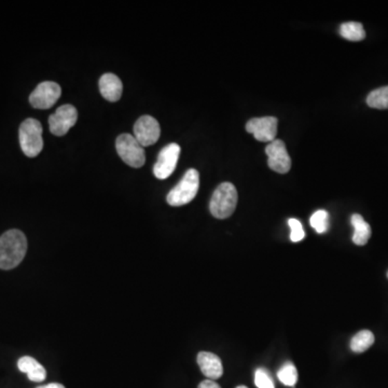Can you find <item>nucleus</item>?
<instances>
[{"label": "nucleus", "instance_id": "9", "mask_svg": "<svg viewBox=\"0 0 388 388\" xmlns=\"http://www.w3.org/2000/svg\"><path fill=\"white\" fill-rule=\"evenodd\" d=\"M161 135L160 124L151 116L140 117L134 126V137L144 148L155 145Z\"/></svg>", "mask_w": 388, "mask_h": 388}, {"label": "nucleus", "instance_id": "22", "mask_svg": "<svg viewBox=\"0 0 388 388\" xmlns=\"http://www.w3.org/2000/svg\"><path fill=\"white\" fill-rule=\"evenodd\" d=\"M288 224H289L290 230H291V233H290V239H291V241H293V243L302 241L305 236L302 224H301L298 219H289V220H288Z\"/></svg>", "mask_w": 388, "mask_h": 388}, {"label": "nucleus", "instance_id": "24", "mask_svg": "<svg viewBox=\"0 0 388 388\" xmlns=\"http://www.w3.org/2000/svg\"><path fill=\"white\" fill-rule=\"evenodd\" d=\"M37 388H65V386L59 383H51L48 384V385L39 386Z\"/></svg>", "mask_w": 388, "mask_h": 388}, {"label": "nucleus", "instance_id": "11", "mask_svg": "<svg viewBox=\"0 0 388 388\" xmlns=\"http://www.w3.org/2000/svg\"><path fill=\"white\" fill-rule=\"evenodd\" d=\"M266 153L268 155L269 166L274 172L280 174H286L291 168V159L288 155L285 143L283 140H273L266 148Z\"/></svg>", "mask_w": 388, "mask_h": 388}, {"label": "nucleus", "instance_id": "18", "mask_svg": "<svg viewBox=\"0 0 388 388\" xmlns=\"http://www.w3.org/2000/svg\"><path fill=\"white\" fill-rule=\"evenodd\" d=\"M369 107L376 109H388V86L374 90L367 97Z\"/></svg>", "mask_w": 388, "mask_h": 388}, {"label": "nucleus", "instance_id": "26", "mask_svg": "<svg viewBox=\"0 0 388 388\" xmlns=\"http://www.w3.org/2000/svg\"><path fill=\"white\" fill-rule=\"evenodd\" d=\"M387 278H388V272H387Z\"/></svg>", "mask_w": 388, "mask_h": 388}, {"label": "nucleus", "instance_id": "23", "mask_svg": "<svg viewBox=\"0 0 388 388\" xmlns=\"http://www.w3.org/2000/svg\"><path fill=\"white\" fill-rule=\"evenodd\" d=\"M197 388H222L219 384H217L215 381H211V380H205V381L202 382Z\"/></svg>", "mask_w": 388, "mask_h": 388}, {"label": "nucleus", "instance_id": "13", "mask_svg": "<svg viewBox=\"0 0 388 388\" xmlns=\"http://www.w3.org/2000/svg\"><path fill=\"white\" fill-rule=\"evenodd\" d=\"M99 91L107 101H118L122 96V81L115 74L103 75L99 79Z\"/></svg>", "mask_w": 388, "mask_h": 388}, {"label": "nucleus", "instance_id": "7", "mask_svg": "<svg viewBox=\"0 0 388 388\" xmlns=\"http://www.w3.org/2000/svg\"><path fill=\"white\" fill-rule=\"evenodd\" d=\"M61 95V86L57 82H41L30 94V103L34 108L49 109L55 105Z\"/></svg>", "mask_w": 388, "mask_h": 388}, {"label": "nucleus", "instance_id": "17", "mask_svg": "<svg viewBox=\"0 0 388 388\" xmlns=\"http://www.w3.org/2000/svg\"><path fill=\"white\" fill-rule=\"evenodd\" d=\"M374 336L369 330H361L351 340V349L354 353H364L374 345Z\"/></svg>", "mask_w": 388, "mask_h": 388}, {"label": "nucleus", "instance_id": "19", "mask_svg": "<svg viewBox=\"0 0 388 388\" xmlns=\"http://www.w3.org/2000/svg\"><path fill=\"white\" fill-rule=\"evenodd\" d=\"M278 378L284 385L293 387L298 382V371L293 362H286L278 370Z\"/></svg>", "mask_w": 388, "mask_h": 388}, {"label": "nucleus", "instance_id": "5", "mask_svg": "<svg viewBox=\"0 0 388 388\" xmlns=\"http://www.w3.org/2000/svg\"><path fill=\"white\" fill-rule=\"evenodd\" d=\"M116 149L124 163L139 168L146 162L145 149L132 134H121L116 140Z\"/></svg>", "mask_w": 388, "mask_h": 388}, {"label": "nucleus", "instance_id": "14", "mask_svg": "<svg viewBox=\"0 0 388 388\" xmlns=\"http://www.w3.org/2000/svg\"><path fill=\"white\" fill-rule=\"evenodd\" d=\"M17 368L23 374H28L30 381L36 382V383L43 382L47 378V371L43 366L30 356H24L19 359Z\"/></svg>", "mask_w": 388, "mask_h": 388}, {"label": "nucleus", "instance_id": "12", "mask_svg": "<svg viewBox=\"0 0 388 388\" xmlns=\"http://www.w3.org/2000/svg\"><path fill=\"white\" fill-rule=\"evenodd\" d=\"M197 364L201 368L202 374H204L208 380L215 381L222 378L224 374V366L222 359L219 358L214 353L201 351L197 355Z\"/></svg>", "mask_w": 388, "mask_h": 388}, {"label": "nucleus", "instance_id": "4", "mask_svg": "<svg viewBox=\"0 0 388 388\" xmlns=\"http://www.w3.org/2000/svg\"><path fill=\"white\" fill-rule=\"evenodd\" d=\"M21 149L28 157H37L43 149L42 126L36 119H26L19 130Z\"/></svg>", "mask_w": 388, "mask_h": 388}, {"label": "nucleus", "instance_id": "15", "mask_svg": "<svg viewBox=\"0 0 388 388\" xmlns=\"http://www.w3.org/2000/svg\"><path fill=\"white\" fill-rule=\"evenodd\" d=\"M351 226H354L353 242L358 246H364L371 237V226L359 214H354L351 218Z\"/></svg>", "mask_w": 388, "mask_h": 388}, {"label": "nucleus", "instance_id": "20", "mask_svg": "<svg viewBox=\"0 0 388 388\" xmlns=\"http://www.w3.org/2000/svg\"><path fill=\"white\" fill-rule=\"evenodd\" d=\"M310 224L317 233H324L329 229V214L324 209L315 211L311 217Z\"/></svg>", "mask_w": 388, "mask_h": 388}, {"label": "nucleus", "instance_id": "21", "mask_svg": "<svg viewBox=\"0 0 388 388\" xmlns=\"http://www.w3.org/2000/svg\"><path fill=\"white\" fill-rule=\"evenodd\" d=\"M255 384L258 388H275L274 382L264 369H258L255 374Z\"/></svg>", "mask_w": 388, "mask_h": 388}, {"label": "nucleus", "instance_id": "6", "mask_svg": "<svg viewBox=\"0 0 388 388\" xmlns=\"http://www.w3.org/2000/svg\"><path fill=\"white\" fill-rule=\"evenodd\" d=\"M78 120V111L74 106L63 105L57 109L49 118V128L55 136H64L76 124Z\"/></svg>", "mask_w": 388, "mask_h": 388}, {"label": "nucleus", "instance_id": "16", "mask_svg": "<svg viewBox=\"0 0 388 388\" xmlns=\"http://www.w3.org/2000/svg\"><path fill=\"white\" fill-rule=\"evenodd\" d=\"M340 35L349 41H361L366 37L364 26L358 22H347L340 26Z\"/></svg>", "mask_w": 388, "mask_h": 388}, {"label": "nucleus", "instance_id": "25", "mask_svg": "<svg viewBox=\"0 0 388 388\" xmlns=\"http://www.w3.org/2000/svg\"><path fill=\"white\" fill-rule=\"evenodd\" d=\"M236 388H249V387H247V386L240 385V386H237V387H236Z\"/></svg>", "mask_w": 388, "mask_h": 388}, {"label": "nucleus", "instance_id": "8", "mask_svg": "<svg viewBox=\"0 0 388 388\" xmlns=\"http://www.w3.org/2000/svg\"><path fill=\"white\" fill-rule=\"evenodd\" d=\"M180 155V146L170 144L159 153L157 163L153 166V174L157 180H166L174 173Z\"/></svg>", "mask_w": 388, "mask_h": 388}, {"label": "nucleus", "instance_id": "10", "mask_svg": "<svg viewBox=\"0 0 388 388\" xmlns=\"http://www.w3.org/2000/svg\"><path fill=\"white\" fill-rule=\"evenodd\" d=\"M246 130L262 143H272L278 134V119L274 117L253 118L246 124Z\"/></svg>", "mask_w": 388, "mask_h": 388}, {"label": "nucleus", "instance_id": "2", "mask_svg": "<svg viewBox=\"0 0 388 388\" xmlns=\"http://www.w3.org/2000/svg\"><path fill=\"white\" fill-rule=\"evenodd\" d=\"M237 199L239 195L234 184L230 182L219 184L209 203L211 215L217 219L229 218L235 211Z\"/></svg>", "mask_w": 388, "mask_h": 388}, {"label": "nucleus", "instance_id": "1", "mask_svg": "<svg viewBox=\"0 0 388 388\" xmlns=\"http://www.w3.org/2000/svg\"><path fill=\"white\" fill-rule=\"evenodd\" d=\"M28 251V239L20 230L12 229L0 236V269L17 268Z\"/></svg>", "mask_w": 388, "mask_h": 388}, {"label": "nucleus", "instance_id": "3", "mask_svg": "<svg viewBox=\"0 0 388 388\" xmlns=\"http://www.w3.org/2000/svg\"><path fill=\"white\" fill-rule=\"evenodd\" d=\"M200 188V174L197 170L190 168L184 175L174 189L167 194L166 201L171 206H182L197 197Z\"/></svg>", "mask_w": 388, "mask_h": 388}]
</instances>
